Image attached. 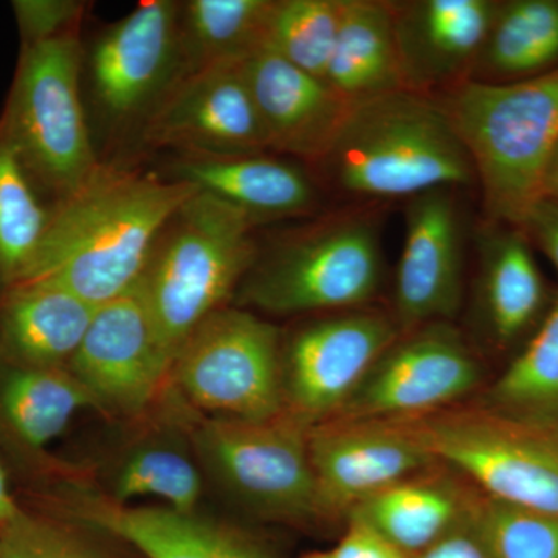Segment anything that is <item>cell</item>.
I'll use <instances>...</instances> for the list:
<instances>
[{
    "label": "cell",
    "instance_id": "cell-33",
    "mask_svg": "<svg viewBox=\"0 0 558 558\" xmlns=\"http://www.w3.org/2000/svg\"><path fill=\"white\" fill-rule=\"evenodd\" d=\"M0 558H117L57 521L28 515L0 537Z\"/></svg>",
    "mask_w": 558,
    "mask_h": 558
},
{
    "label": "cell",
    "instance_id": "cell-12",
    "mask_svg": "<svg viewBox=\"0 0 558 558\" xmlns=\"http://www.w3.org/2000/svg\"><path fill=\"white\" fill-rule=\"evenodd\" d=\"M244 62H215L183 72L148 113L143 128L146 145L182 150L185 156L269 149Z\"/></svg>",
    "mask_w": 558,
    "mask_h": 558
},
{
    "label": "cell",
    "instance_id": "cell-29",
    "mask_svg": "<svg viewBox=\"0 0 558 558\" xmlns=\"http://www.w3.org/2000/svg\"><path fill=\"white\" fill-rule=\"evenodd\" d=\"M49 218L20 156L0 134V279L10 288L31 266Z\"/></svg>",
    "mask_w": 558,
    "mask_h": 558
},
{
    "label": "cell",
    "instance_id": "cell-11",
    "mask_svg": "<svg viewBox=\"0 0 558 558\" xmlns=\"http://www.w3.org/2000/svg\"><path fill=\"white\" fill-rule=\"evenodd\" d=\"M398 339L396 319L371 311H343L304 326L282 348L286 413L311 428L336 417Z\"/></svg>",
    "mask_w": 558,
    "mask_h": 558
},
{
    "label": "cell",
    "instance_id": "cell-18",
    "mask_svg": "<svg viewBox=\"0 0 558 558\" xmlns=\"http://www.w3.org/2000/svg\"><path fill=\"white\" fill-rule=\"evenodd\" d=\"M391 9L407 90L422 94L475 68L498 7L488 0H418Z\"/></svg>",
    "mask_w": 558,
    "mask_h": 558
},
{
    "label": "cell",
    "instance_id": "cell-37",
    "mask_svg": "<svg viewBox=\"0 0 558 558\" xmlns=\"http://www.w3.org/2000/svg\"><path fill=\"white\" fill-rule=\"evenodd\" d=\"M558 270V202L543 199L532 207L521 223Z\"/></svg>",
    "mask_w": 558,
    "mask_h": 558
},
{
    "label": "cell",
    "instance_id": "cell-21",
    "mask_svg": "<svg viewBox=\"0 0 558 558\" xmlns=\"http://www.w3.org/2000/svg\"><path fill=\"white\" fill-rule=\"evenodd\" d=\"M174 172L175 179L240 208L252 222L301 215L317 199L303 171L263 154L185 156Z\"/></svg>",
    "mask_w": 558,
    "mask_h": 558
},
{
    "label": "cell",
    "instance_id": "cell-32",
    "mask_svg": "<svg viewBox=\"0 0 558 558\" xmlns=\"http://www.w3.org/2000/svg\"><path fill=\"white\" fill-rule=\"evenodd\" d=\"M490 558H558V515L486 497L470 513Z\"/></svg>",
    "mask_w": 558,
    "mask_h": 558
},
{
    "label": "cell",
    "instance_id": "cell-3",
    "mask_svg": "<svg viewBox=\"0 0 558 558\" xmlns=\"http://www.w3.org/2000/svg\"><path fill=\"white\" fill-rule=\"evenodd\" d=\"M322 161L344 193L373 199H413L476 179L447 113L413 90L352 106Z\"/></svg>",
    "mask_w": 558,
    "mask_h": 558
},
{
    "label": "cell",
    "instance_id": "cell-24",
    "mask_svg": "<svg viewBox=\"0 0 558 558\" xmlns=\"http://www.w3.org/2000/svg\"><path fill=\"white\" fill-rule=\"evenodd\" d=\"M277 0H191L182 9L183 72L244 62L267 47Z\"/></svg>",
    "mask_w": 558,
    "mask_h": 558
},
{
    "label": "cell",
    "instance_id": "cell-7",
    "mask_svg": "<svg viewBox=\"0 0 558 558\" xmlns=\"http://www.w3.org/2000/svg\"><path fill=\"white\" fill-rule=\"evenodd\" d=\"M310 432L286 411L264 421L208 417L194 429V442L209 473L242 505L301 521L323 517Z\"/></svg>",
    "mask_w": 558,
    "mask_h": 558
},
{
    "label": "cell",
    "instance_id": "cell-19",
    "mask_svg": "<svg viewBox=\"0 0 558 558\" xmlns=\"http://www.w3.org/2000/svg\"><path fill=\"white\" fill-rule=\"evenodd\" d=\"M80 523L134 546L146 558H271L255 542L197 512L132 508L84 497L70 505Z\"/></svg>",
    "mask_w": 558,
    "mask_h": 558
},
{
    "label": "cell",
    "instance_id": "cell-17",
    "mask_svg": "<svg viewBox=\"0 0 558 558\" xmlns=\"http://www.w3.org/2000/svg\"><path fill=\"white\" fill-rule=\"evenodd\" d=\"M244 70L269 148L306 160L325 159L354 105L325 80L271 50L250 58Z\"/></svg>",
    "mask_w": 558,
    "mask_h": 558
},
{
    "label": "cell",
    "instance_id": "cell-14",
    "mask_svg": "<svg viewBox=\"0 0 558 558\" xmlns=\"http://www.w3.org/2000/svg\"><path fill=\"white\" fill-rule=\"evenodd\" d=\"M182 7L171 0L140 3L92 50L94 94L117 123L148 113L183 73Z\"/></svg>",
    "mask_w": 558,
    "mask_h": 558
},
{
    "label": "cell",
    "instance_id": "cell-8",
    "mask_svg": "<svg viewBox=\"0 0 558 558\" xmlns=\"http://www.w3.org/2000/svg\"><path fill=\"white\" fill-rule=\"evenodd\" d=\"M381 281L377 231L363 219H341L282 245L253 270L244 299L269 314L352 311Z\"/></svg>",
    "mask_w": 558,
    "mask_h": 558
},
{
    "label": "cell",
    "instance_id": "cell-1",
    "mask_svg": "<svg viewBox=\"0 0 558 558\" xmlns=\"http://www.w3.org/2000/svg\"><path fill=\"white\" fill-rule=\"evenodd\" d=\"M183 180L98 165L58 202L16 284L58 286L100 307L134 288L157 241L197 193Z\"/></svg>",
    "mask_w": 558,
    "mask_h": 558
},
{
    "label": "cell",
    "instance_id": "cell-40",
    "mask_svg": "<svg viewBox=\"0 0 558 558\" xmlns=\"http://www.w3.org/2000/svg\"><path fill=\"white\" fill-rule=\"evenodd\" d=\"M545 432L546 438H548L550 446L554 447V450L558 453V429H543Z\"/></svg>",
    "mask_w": 558,
    "mask_h": 558
},
{
    "label": "cell",
    "instance_id": "cell-26",
    "mask_svg": "<svg viewBox=\"0 0 558 558\" xmlns=\"http://www.w3.org/2000/svg\"><path fill=\"white\" fill-rule=\"evenodd\" d=\"M348 517L374 529L407 556H417L464 520L449 487L410 480L366 499Z\"/></svg>",
    "mask_w": 558,
    "mask_h": 558
},
{
    "label": "cell",
    "instance_id": "cell-2",
    "mask_svg": "<svg viewBox=\"0 0 558 558\" xmlns=\"http://www.w3.org/2000/svg\"><path fill=\"white\" fill-rule=\"evenodd\" d=\"M472 160L488 216L520 226L543 199L558 143V68L520 81H461L444 105Z\"/></svg>",
    "mask_w": 558,
    "mask_h": 558
},
{
    "label": "cell",
    "instance_id": "cell-34",
    "mask_svg": "<svg viewBox=\"0 0 558 558\" xmlns=\"http://www.w3.org/2000/svg\"><path fill=\"white\" fill-rule=\"evenodd\" d=\"M11 5L24 46L76 32L86 11V3L76 0H14Z\"/></svg>",
    "mask_w": 558,
    "mask_h": 558
},
{
    "label": "cell",
    "instance_id": "cell-23",
    "mask_svg": "<svg viewBox=\"0 0 558 558\" xmlns=\"http://www.w3.org/2000/svg\"><path fill=\"white\" fill-rule=\"evenodd\" d=\"M89 407L97 400L68 368L13 365L0 377V417L31 450L44 449Z\"/></svg>",
    "mask_w": 558,
    "mask_h": 558
},
{
    "label": "cell",
    "instance_id": "cell-13",
    "mask_svg": "<svg viewBox=\"0 0 558 558\" xmlns=\"http://www.w3.org/2000/svg\"><path fill=\"white\" fill-rule=\"evenodd\" d=\"M68 369L100 409L137 414L159 396L171 379L172 357L140 282L95 311Z\"/></svg>",
    "mask_w": 558,
    "mask_h": 558
},
{
    "label": "cell",
    "instance_id": "cell-30",
    "mask_svg": "<svg viewBox=\"0 0 558 558\" xmlns=\"http://www.w3.org/2000/svg\"><path fill=\"white\" fill-rule=\"evenodd\" d=\"M202 490L199 469L185 453L172 447L145 446L128 454L117 469L110 499L128 505L132 499L159 498L167 508L194 513Z\"/></svg>",
    "mask_w": 558,
    "mask_h": 558
},
{
    "label": "cell",
    "instance_id": "cell-25",
    "mask_svg": "<svg viewBox=\"0 0 558 558\" xmlns=\"http://www.w3.org/2000/svg\"><path fill=\"white\" fill-rule=\"evenodd\" d=\"M545 300L537 263L523 234H495L486 241L481 301L492 336L501 343L519 339L534 323Z\"/></svg>",
    "mask_w": 558,
    "mask_h": 558
},
{
    "label": "cell",
    "instance_id": "cell-10",
    "mask_svg": "<svg viewBox=\"0 0 558 558\" xmlns=\"http://www.w3.org/2000/svg\"><path fill=\"white\" fill-rule=\"evenodd\" d=\"M478 384V362L458 330L432 323L389 344L330 421H416L446 411Z\"/></svg>",
    "mask_w": 558,
    "mask_h": 558
},
{
    "label": "cell",
    "instance_id": "cell-5",
    "mask_svg": "<svg viewBox=\"0 0 558 558\" xmlns=\"http://www.w3.org/2000/svg\"><path fill=\"white\" fill-rule=\"evenodd\" d=\"M76 32L24 46L0 134L32 180L64 199L98 167L81 101Z\"/></svg>",
    "mask_w": 558,
    "mask_h": 558
},
{
    "label": "cell",
    "instance_id": "cell-15",
    "mask_svg": "<svg viewBox=\"0 0 558 558\" xmlns=\"http://www.w3.org/2000/svg\"><path fill=\"white\" fill-rule=\"evenodd\" d=\"M323 517L351 513L435 462L407 422L328 421L310 432Z\"/></svg>",
    "mask_w": 558,
    "mask_h": 558
},
{
    "label": "cell",
    "instance_id": "cell-38",
    "mask_svg": "<svg viewBox=\"0 0 558 558\" xmlns=\"http://www.w3.org/2000/svg\"><path fill=\"white\" fill-rule=\"evenodd\" d=\"M27 517V512L17 505L7 483L5 470L0 461V537L11 531Z\"/></svg>",
    "mask_w": 558,
    "mask_h": 558
},
{
    "label": "cell",
    "instance_id": "cell-4",
    "mask_svg": "<svg viewBox=\"0 0 558 558\" xmlns=\"http://www.w3.org/2000/svg\"><path fill=\"white\" fill-rule=\"evenodd\" d=\"M252 223L240 208L197 191L157 241L140 284L172 363L252 269Z\"/></svg>",
    "mask_w": 558,
    "mask_h": 558
},
{
    "label": "cell",
    "instance_id": "cell-9",
    "mask_svg": "<svg viewBox=\"0 0 558 558\" xmlns=\"http://www.w3.org/2000/svg\"><path fill=\"white\" fill-rule=\"evenodd\" d=\"M407 424L435 461L461 470L486 497L558 515V453L542 429L488 411H440Z\"/></svg>",
    "mask_w": 558,
    "mask_h": 558
},
{
    "label": "cell",
    "instance_id": "cell-36",
    "mask_svg": "<svg viewBox=\"0 0 558 558\" xmlns=\"http://www.w3.org/2000/svg\"><path fill=\"white\" fill-rule=\"evenodd\" d=\"M414 558H490L472 520L464 519L449 534Z\"/></svg>",
    "mask_w": 558,
    "mask_h": 558
},
{
    "label": "cell",
    "instance_id": "cell-22",
    "mask_svg": "<svg viewBox=\"0 0 558 558\" xmlns=\"http://www.w3.org/2000/svg\"><path fill=\"white\" fill-rule=\"evenodd\" d=\"M325 81L351 105L407 90L389 3L343 0Z\"/></svg>",
    "mask_w": 558,
    "mask_h": 558
},
{
    "label": "cell",
    "instance_id": "cell-16",
    "mask_svg": "<svg viewBox=\"0 0 558 558\" xmlns=\"http://www.w3.org/2000/svg\"><path fill=\"white\" fill-rule=\"evenodd\" d=\"M451 189L410 199L405 241L396 274V325L414 330L446 322L462 296L461 218Z\"/></svg>",
    "mask_w": 558,
    "mask_h": 558
},
{
    "label": "cell",
    "instance_id": "cell-39",
    "mask_svg": "<svg viewBox=\"0 0 558 558\" xmlns=\"http://www.w3.org/2000/svg\"><path fill=\"white\" fill-rule=\"evenodd\" d=\"M543 199L558 202V143L553 156H550L545 179H543Z\"/></svg>",
    "mask_w": 558,
    "mask_h": 558
},
{
    "label": "cell",
    "instance_id": "cell-31",
    "mask_svg": "<svg viewBox=\"0 0 558 558\" xmlns=\"http://www.w3.org/2000/svg\"><path fill=\"white\" fill-rule=\"evenodd\" d=\"M341 10L343 0H279L266 49L303 72L326 80Z\"/></svg>",
    "mask_w": 558,
    "mask_h": 558
},
{
    "label": "cell",
    "instance_id": "cell-41",
    "mask_svg": "<svg viewBox=\"0 0 558 558\" xmlns=\"http://www.w3.org/2000/svg\"><path fill=\"white\" fill-rule=\"evenodd\" d=\"M304 558H333V557H332V554H330V553H318V554H311V556H307Z\"/></svg>",
    "mask_w": 558,
    "mask_h": 558
},
{
    "label": "cell",
    "instance_id": "cell-27",
    "mask_svg": "<svg viewBox=\"0 0 558 558\" xmlns=\"http://www.w3.org/2000/svg\"><path fill=\"white\" fill-rule=\"evenodd\" d=\"M488 413L531 428L558 429V299L535 336L487 392Z\"/></svg>",
    "mask_w": 558,
    "mask_h": 558
},
{
    "label": "cell",
    "instance_id": "cell-20",
    "mask_svg": "<svg viewBox=\"0 0 558 558\" xmlns=\"http://www.w3.org/2000/svg\"><path fill=\"white\" fill-rule=\"evenodd\" d=\"M97 310L58 286H11L0 307V343L14 365L68 368Z\"/></svg>",
    "mask_w": 558,
    "mask_h": 558
},
{
    "label": "cell",
    "instance_id": "cell-28",
    "mask_svg": "<svg viewBox=\"0 0 558 558\" xmlns=\"http://www.w3.org/2000/svg\"><path fill=\"white\" fill-rule=\"evenodd\" d=\"M558 62L557 0H519L497 10L478 61L488 75L535 76Z\"/></svg>",
    "mask_w": 558,
    "mask_h": 558
},
{
    "label": "cell",
    "instance_id": "cell-35",
    "mask_svg": "<svg viewBox=\"0 0 558 558\" xmlns=\"http://www.w3.org/2000/svg\"><path fill=\"white\" fill-rule=\"evenodd\" d=\"M330 554L333 558H410L374 529L352 519H349L347 534Z\"/></svg>",
    "mask_w": 558,
    "mask_h": 558
},
{
    "label": "cell",
    "instance_id": "cell-6",
    "mask_svg": "<svg viewBox=\"0 0 558 558\" xmlns=\"http://www.w3.org/2000/svg\"><path fill=\"white\" fill-rule=\"evenodd\" d=\"M171 379L213 417L264 421L284 413L278 329L247 311L213 312L180 348Z\"/></svg>",
    "mask_w": 558,
    "mask_h": 558
}]
</instances>
